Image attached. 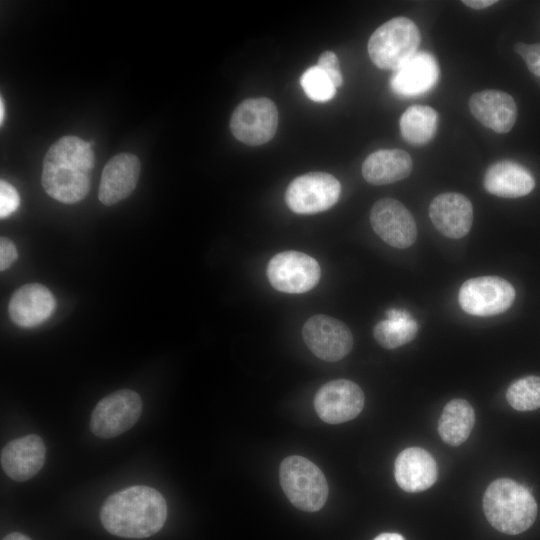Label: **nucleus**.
Segmentation results:
<instances>
[{
  "mask_svg": "<svg viewBox=\"0 0 540 540\" xmlns=\"http://www.w3.org/2000/svg\"><path fill=\"white\" fill-rule=\"evenodd\" d=\"M93 142L77 136H64L54 142L45 154L41 176L45 192L53 199L73 204L90 190L95 164Z\"/></svg>",
  "mask_w": 540,
  "mask_h": 540,
  "instance_id": "f257e3e1",
  "label": "nucleus"
},
{
  "mask_svg": "<svg viewBox=\"0 0 540 540\" xmlns=\"http://www.w3.org/2000/svg\"><path fill=\"white\" fill-rule=\"evenodd\" d=\"M167 517V504L156 489L136 485L108 496L100 510L104 528L124 538H146L157 533Z\"/></svg>",
  "mask_w": 540,
  "mask_h": 540,
  "instance_id": "f03ea898",
  "label": "nucleus"
},
{
  "mask_svg": "<svg viewBox=\"0 0 540 540\" xmlns=\"http://www.w3.org/2000/svg\"><path fill=\"white\" fill-rule=\"evenodd\" d=\"M483 510L496 530L516 535L527 530L537 516V503L524 486L508 479L493 481L483 496Z\"/></svg>",
  "mask_w": 540,
  "mask_h": 540,
  "instance_id": "7ed1b4c3",
  "label": "nucleus"
},
{
  "mask_svg": "<svg viewBox=\"0 0 540 540\" xmlns=\"http://www.w3.org/2000/svg\"><path fill=\"white\" fill-rule=\"evenodd\" d=\"M420 40L419 29L411 19L393 18L373 32L368 54L378 68L396 71L416 53Z\"/></svg>",
  "mask_w": 540,
  "mask_h": 540,
  "instance_id": "20e7f679",
  "label": "nucleus"
},
{
  "mask_svg": "<svg viewBox=\"0 0 540 540\" xmlns=\"http://www.w3.org/2000/svg\"><path fill=\"white\" fill-rule=\"evenodd\" d=\"M279 478L285 495L298 509L315 512L324 506L327 481L322 471L305 457H286L280 464Z\"/></svg>",
  "mask_w": 540,
  "mask_h": 540,
  "instance_id": "39448f33",
  "label": "nucleus"
},
{
  "mask_svg": "<svg viewBox=\"0 0 540 540\" xmlns=\"http://www.w3.org/2000/svg\"><path fill=\"white\" fill-rule=\"evenodd\" d=\"M515 289L498 276H481L466 280L460 287L458 302L473 316L487 317L507 311L515 300Z\"/></svg>",
  "mask_w": 540,
  "mask_h": 540,
  "instance_id": "423d86ee",
  "label": "nucleus"
},
{
  "mask_svg": "<svg viewBox=\"0 0 540 540\" xmlns=\"http://www.w3.org/2000/svg\"><path fill=\"white\" fill-rule=\"evenodd\" d=\"M340 194L341 185L337 178L324 172H312L290 182L285 201L293 212L310 215L330 209Z\"/></svg>",
  "mask_w": 540,
  "mask_h": 540,
  "instance_id": "0eeeda50",
  "label": "nucleus"
},
{
  "mask_svg": "<svg viewBox=\"0 0 540 540\" xmlns=\"http://www.w3.org/2000/svg\"><path fill=\"white\" fill-rule=\"evenodd\" d=\"M141 411L142 401L135 391H115L96 404L91 415L90 429L101 438L116 437L138 421Z\"/></svg>",
  "mask_w": 540,
  "mask_h": 540,
  "instance_id": "6e6552de",
  "label": "nucleus"
},
{
  "mask_svg": "<svg viewBox=\"0 0 540 540\" xmlns=\"http://www.w3.org/2000/svg\"><path fill=\"white\" fill-rule=\"evenodd\" d=\"M320 275L316 259L293 250L274 255L267 265V277L273 288L289 294L311 290L319 282Z\"/></svg>",
  "mask_w": 540,
  "mask_h": 540,
  "instance_id": "1a4fd4ad",
  "label": "nucleus"
},
{
  "mask_svg": "<svg viewBox=\"0 0 540 540\" xmlns=\"http://www.w3.org/2000/svg\"><path fill=\"white\" fill-rule=\"evenodd\" d=\"M278 126L276 105L268 98H250L233 111L230 130L233 136L250 146L262 145L273 138Z\"/></svg>",
  "mask_w": 540,
  "mask_h": 540,
  "instance_id": "9d476101",
  "label": "nucleus"
},
{
  "mask_svg": "<svg viewBox=\"0 0 540 540\" xmlns=\"http://www.w3.org/2000/svg\"><path fill=\"white\" fill-rule=\"evenodd\" d=\"M302 337L315 356L328 362L341 360L353 346V336L347 325L323 314L314 315L305 322Z\"/></svg>",
  "mask_w": 540,
  "mask_h": 540,
  "instance_id": "9b49d317",
  "label": "nucleus"
},
{
  "mask_svg": "<svg viewBox=\"0 0 540 540\" xmlns=\"http://www.w3.org/2000/svg\"><path fill=\"white\" fill-rule=\"evenodd\" d=\"M364 402V393L356 383L337 379L320 387L314 398V407L321 420L339 424L357 417Z\"/></svg>",
  "mask_w": 540,
  "mask_h": 540,
  "instance_id": "f8f14e48",
  "label": "nucleus"
},
{
  "mask_svg": "<svg viewBox=\"0 0 540 540\" xmlns=\"http://www.w3.org/2000/svg\"><path fill=\"white\" fill-rule=\"evenodd\" d=\"M374 232L388 245L405 249L416 240V222L411 212L398 200L382 198L371 209Z\"/></svg>",
  "mask_w": 540,
  "mask_h": 540,
  "instance_id": "ddd939ff",
  "label": "nucleus"
},
{
  "mask_svg": "<svg viewBox=\"0 0 540 540\" xmlns=\"http://www.w3.org/2000/svg\"><path fill=\"white\" fill-rule=\"evenodd\" d=\"M429 216L434 227L445 237L459 239L466 236L473 222L470 200L459 193L437 195L429 206Z\"/></svg>",
  "mask_w": 540,
  "mask_h": 540,
  "instance_id": "4468645a",
  "label": "nucleus"
},
{
  "mask_svg": "<svg viewBox=\"0 0 540 540\" xmlns=\"http://www.w3.org/2000/svg\"><path fill=\"white\" fill-rule=\"evenodd\" d=\"M140 161L131 153H120L112 157L104 166L98 198L106 206H111L127 198L135 189L140 175Z\"/></svg>",
  "mask_w": 540,
  "mask_h": 540,
  "instance_id": "2eb2a0df",
  "label": "nucleus"
},
{
  "mask_svg": "<svg viewBox=\"0 0 540 540\" xmlns=\"http://www.w3.org/2000/svg\"><path fill=\"white\" fill-rule=\"evenodd\" d=\"M45 462L42 438L29 434L8 442L1 450V466L8 477L26 481L36 475Z\"/></svg>",
  "mask_w": 540,
  "mask_h": 540,
  "instance_id": "dca6fc26",
  "label": "nucleus"
},
{
  "mask_svg": "<svg viewBox=\"0 0 540 540\" xmlns=\"http://www.w3.org/2000/svg\"><path fill=\"white\" fill-rule=\"evenodd\" d=\"M56 300L44 285L31 283L18 288L9 302L11 320L24 328L36 327L54 312Z\"/></svg>",
  "mask_w": 540,
  "mask_h": 540,
  "instance_id": "f3484780",
  "label": "nucleus"
},
{
  "mask_svg": "<svg viewBox=\"0 0 540 540\" xmlns=\"http://www.w3.org/2000/svg\"><path fill=\"white\" fill-rule=\"evenodd\" d=\"M394 476L402 490L409 493L421 492L436 482L437 464L426 450L419 447L406 448L395 460Z\"/></svg>",
  "mask_w": 540,
  "mask_h": 540,
  "instance_id": "a211bd4d",
  "label": "nucleus"
},
{
  "mask_svg": "<svg viewBox=\"0 0 540 540\" xmlns=\"http://www.w3.org/2000/svg\"><path fill=\"white\" fill-rule=\"evenodd\" d=\"M473 116L485 127L497 133L509 132L517 118V106L509 94L499 90L474 93L469 100Z\"/></svg>",
  "mask_w": 540,
  "mask_h": 540,
  "instance_id": "6ab92c4d",
  "label": "nucleus"
},
{
  "mask_svg": "<svg viewBox=\"0 0 540 540\" xmlns=\"http://www.w3.org/2000/svg\"><path fill=\"white\" fill-rule=\"evenodd\" d=\"M439 74L438 63L432 54L426 51L416 52L394 72L390 87L401 96L421 95L437 83Z\"/></svg>",
  "mask_w": 540,
  "mask_h": 540,
  "instance_id": "aec40b11",
  "label": "nucleus"
},
{
  "mask_svg": "<svg viewBox=\"0 0 540 540\" xmlns=\"http://www.w3.org/2000/svg\"><path fill=\"white\" fill-rule=\"evenodd\" d=\"M485 190L498 197L517 198L530 193L535 180L522 165L511 160L492 164L484 175Z\"/></svg>",
  "mask_w": 540,
  "mask_h": 540,
  "instance_id": "412c9836",
  "label": "nucleus"
},
{
  "mask_svg": "<svg viewBox=\"0 0 540 540\" xmlns=\"http://www.w3.org/2000/svg\"><path fill=\"white\" fill-rule=\"evenodd\" d=\"M413 162L401 149H383L371 153L362 164L364 179L373 185H386L408 177Z\"/></svg>",
  "mask_w": 540,
  "mask_h": 540,
  "instance_id": "4be33fe9",
  "label": "nucleus"
},
{
  "mask_svg": "<svg viewBox=\"0 0 540 540\" xmlns=\"http://www.w3.org/2000/svg\"><path fill=\"white\" fill-rule=\"evenodd\" d=\"M475 423V413L470 403L464 399L448 402L438 421L441 439L451 446H459L467 440Z\"/></svg>",
  "mask_w": 540,
  "mask_h": 540,
  "instance_id": "5701e85b",
  "label": "nucleus"
},
{
  "mask_svg": "<svg viewBox=\"0 0 540 540\" xmlns=\"http://www.w3.org/2000/svg\"><path fill=\"white\" fill-rule=\"evenodd\" d=\"M386 319L373 329L375 340L385 349H395L411 342L417 335L418 325L409 311L391 308L385 312Z\"/></svg>",
  "mask_w": 540,
  "mask_h": 540,
  "instance_id": "b1692460",
  "label": "nucleus"
},
{
  "mask_svg": "<svg viewBox=\"0 0 540 540\" xmlns=\"http://www.w3.org/2000/svg\"><path fill=\"white\" fill-rule=\"evenodd\" d=\"M399 126L406 142L411 145H424L436 134L438 114L429 106L414 105L402 114Z\"/></svg>",
  "mask_w": 540,
  "mask_h": 540,
  "instance_id": "393cba45",
  "label": "nucleus"
},
{
  "mask_svg": "<svg viewBox=\"0 0 540 540\" xmlns=\"http://www.w3.org/2000/svg\"><path fill=\"white\" fill-rule=\"evenodd\" d=\"M506 399L518 411L540 408V377L530 375L514 381L506 391Z\"/></svg>",
  "mask_w": 540,
  "mask_h": 540,
  "instance_id": "a878e982",
  "label": "nucleus"
},
{
  "mask_svg": "<svg viewBox=\"0 0 540 540\" xmlns=\"http://www.w3.org/2000/svg\"><path fill=\"white\" fill-rule=\"evenodd\" d=\"M305 94L315 102H327L336 93V87L328 75L317 65L308 68L300 78Z\"/></svg>",
  "mask_w": 540,
  "mask_h": 540,
  "instance_id": "bb28decb",
  "label": "nucleus"
},
{
  "mask_svg": "<svg viewBox=\"0 0 540 540\" xmlns=\"http://www.w3.org/2000/svg\"><path fill=\"white\" fill-rule=\"evenodd\" d=\"M20 205L17 190L8 182L0 181V217L6 218L14 213Z\"/></svg>",
  "mask_w": 540,
  "mask_h": 540,
  "instance_id": "cd10ccee",
  "label": "nucleus"
},
{
  "mask_svg": "<svg viewBox=\"0 0 540 540\" xmlns=\"http://www.w3.org/2000/svg\"><path fill=\"white\" fill-rule=\"evenodd\" d=\"M317 66L328 75L335 87L342 85V73L340 71L339 61L335 53L331 51L323 52L318 59Z\"/></svg>",
  "mask_w": 540,
  "mask_h": 540,
  "instance_id": "c85d7f7f",
  "label": "nucleus"
},
{
  "mask_svg": "<svg viewBox=\"0 0 540 540\" xmlns=\"http://www.w3.org/2000/svg\"><path fill=\"white\" fill-rule=\"evenodd\" d=\"M515 51L524 59L528 69L534 75L540 76V43H517Z\"/></svg>",
  "mask_w": 540,
  "mask_h": 540,
  "instance_id": "c756f323",
  "label": "nucleus"
},
{
  "mask_svg": "<svg viewBox=\"0 0 540 540\" xmlns=\"http://www.w3.org/2000/svg\"><path fill=\"white\" fill-rule=\"evenodd\" d=\"M18 253L15 244L7 237L0 239V270L8 269L17 259Z\"/></svg>",
  "mask_w": 540,
  "mask_h": 540,
  "instance_id": "7c9ffc66",
  "label": "nucleus"
},
{
  "mask_svg": "<svg viewBox=\"0 0 540 540\" xmlns=\"http://www.w3.org/2000/svg\"><path fill=\"white\" fill-rule=\"evenodd\" d=\"M496 2L497 1L495 0H464L462 1V3L465 6L470 7L472 9H476V10L487 8L495 4Z\"/></svg>",
  "mask_w": 540,
  "mask_h": 540,
  "instance_id": "2f4dec72",
  "label": "nucleus"
},
{
  "mask_svg": "<svg viewBox=\"0 0 540 540\" xmlns=\"http://www.w3.org/2000/svg\"><path fill=\"white\" fill-rule=\"evenodd\" d=\"M373 540H405L402 535L397 533H382Z\"/></svg>",
  "mask_w": 540,
  "mask_h": 540,
  "instance_id": "473e14b6",
  "label": "nucleus"
},
{
  "mask_svg": "<svg viewBox=\"0 0 540 540\" xmlns=\"http://www.w3.org/2000/svg\"><path fill=\"white\" fill-rule=\"evenodd\" d=\"M3 540H31L29 537L22 533L14 532L8 534Z\"/></svg>",
  "mask_w": 540,
  "mask_h": 540,
  "instance_id": "72a5a7b5",
  "label": "nucleus"
},
{
  "mask_svg": "<svg viewBox=\"0 0 540 540\" xmlns=\"http://www.w3.org/2000/svg\"><path fill=\"white\" fill-rule=\"evenodd\" d=\"M5 118V106H4V100L3 97H0V124L3 125Z\"/></svg>",
  "mask_w": 540,
  "mask_h": 540,
  "instance_id": "f704fd0d",
  "label": "nucleus"
}]
</instances>
